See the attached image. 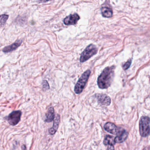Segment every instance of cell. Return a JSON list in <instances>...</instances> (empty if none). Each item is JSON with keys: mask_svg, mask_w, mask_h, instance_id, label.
<instances>
[{"mask_svg": "<svg viewBox=\"0 0 150 150\" xmlns=\"http://www.w3.org/2000/svg\"><path fill=\"white\" fill-rule=\"evenodd\" d=\"M90 74V70H87L81 76L75 87V92L76 93L79 94L82 92L85 87Z\"/></svg>", "mask_w": 150, "mask_h": 150, "instance_id": "2", "label": "cell"}, {"mask_svg": "<svg viewBox=\"0 0 150 150\" xmlns=\"http://www.w3.org/2000/svg\"><path fill=\"white\" fill-rule=\"evenodd\" d=\"M143 150H150L149 146H147V147H145Z\"/></svg>", "mask_w": 150, "mask_h": 150, "instance_id": "20", "label": "cell"}, {"mask_svg": "<svg viewBox=\"0 0 150 150\" xmlns=\"http://www.w3.org/2000/svg\"><path fill=\"white\" fill-rule=\"evenodd\" d=\"M80 19V17L76 13L71 14L65 18L63 20V23L66 25H73L77 23Z\"/></svg>", "mask_w": 150, "mask_h": 150, "instance_id": "7", "label": "cell"}, {"mask_svg": "<svg viewBox=\"0 0 150 150\" xmlns=\"http://www.w3.org/2000/svg\"><path fill=\"white\" fill-rule=\"evenodd\" d=\"M97 53V48L93 44H90L82 52L80 57L81 62H85Z\"/></svg>", "mask_w": 150, "mask_h": 150, "instance_id": "4", "label": "cell"}, {"mask_svg": "<svg viewBox=\"0 0 150 150\" xmlns=\"http://www.w3.org/2000/svg\"><path fill=\"white\" fill-rule=\"evenodd\" d=\"M96 97L99 103L103 105H109L111 103V100L110 97L106 94H97Z\"/></svg>", "mask_w": 150, "mask_h": 150, "instance_id": "9", "label": "cell"}, {"mask_svg": "<svg viewBox=\"0 0 150 150\" xmlns=\"http://www.w3.org/2000/svg\"><path fill=\"white\" fill-rule=\"evenodd\" d=\"M49 84H48V82L46 80H44L42 82V89L44 91H45L47 90H49Z\"/></svg>", "mask_w": 150, "mask_h": 150, "instance_id": "16", "label": "cell"}, {"mask_svg": "<svg viewBox=\"0 0 150 150\" xmlns=\"http://www.w3.org/2000/svg\"><path fill=\"white\" fill-rule=\"evenodd\" d=\"M55 118V111L53 108L51 107L48 108V111L46 114L45 122H50L53 120Z\"/></svg>", "mask_w": 150, "mask_h": 150, "instance_id": "12", "label": "cell"}, {"mask_svg": "<svg viewBox=\"0 0 150 150\" xmlns=\"http://www.w3.org/2000/svg\"><path fill=\"white\" fill-rule=\"evenodd\" d=\"M108 146L107 150H114V145H108Z\"/></svg>", "mask_w": 150, "mask_h": 150, "instance_id": "18", "label": "cell"}, {"mask_svg": "<svg viewBox=\"0 0 150 150\" xmlns=\"http://www.w3.org/2000/svg\"><path fill=\"white\" fill-rule=\"evenodd\" d=\"M22 149L23 150H25L26 149L25 145H23V146H22Z\"/></svg>", "mask_w": 150, "mask_h": 150, "instance_id": "21", "label": "cell"}, {"mask_svg": "<svg viewBox=\"0 0 150 150\" xmlns=\"http://www.w3.org/2000/svg\"><path fill=\"white\" fill-rule=\"evenodd\" d=\"M22 112L21 111H13L7 117V121L10 125L14 126L16 125L21 120Z\"/></svg>", "mask_w": 150, "mask_h": 150, "instance_id": "5", "label": "cell"}, {"mask_svg": "<svg viewBox=\"0 0 150 150\" xmlns=\"http://www.w3.org/2000/svg\"><path fill=\"white\" fill-rule=\"evenodd\" d=\"M150 119L147 116H143L139 122V131L142 137H146L150 134Z\"/></svg>", "mask_w": 150, "mask_h": 150, "instance_id": "3", "label": "cell"}, {"mask_svg": "<svg viewBox=\"0 0 150 150\" xmlns=\"http://www.w3.org/2000/svg\"><path fill=\"white\" fill-rule=\"evenodd\" d=\"M22 40H17L16 42L12 44V45H10L8 46L5 47L3 49L2 51L3 52L5 53L15 51L16 49H17L22 44Z\"/></svg>", "mask_w": 150, "mask_h": 150, "instance_id": "10", "label": "cell"}, {"mask_svg": "<svg viewBox=\"0 0 150 150\" xmlns=\"http://www.w3.org/2000/svg\"><path fill=\"white\" fill-rule=\"evenodd\" d=\"M53 125V127L48 130L49 134L51 135H54L55 134L59 128L60 125V117L59 115H57L54 119Z\"/></svg>", "mask_w": 150, "mask_h": 150, "instance_id": "11", "label": "cell"}, {"mask_svg": "<svg viewBox=\"0 0 150 150\" xmlns=\"http://www.w3.org/2000/svg\"><path fill=\"white\" fill-rule=\"evenodd\" d=\"M113 137L110 135H106L105 137L104 144L105 145H114L115 144Z\"/></svg>", "mask_w": 150, "mask_h": 150, "instance_id": "14", "label": "cell"}, {"mask_svg": "<svg viewBox=\"0 0 150 150\" xmlns=\"http://www.w3.org/2000/svg\"><path fill=\"white\" fill-rule=\"evenodd\" d=\"M101 13L104 17L111 18L112 16L113 11L112 9L109 7H102L101 9Z\"/></svg>", "mask_w": 150, "mask_h": 150, "instance_id": "13", "label": "cell"}, {"mask_svg": "<svg viewBox=\"0 0 150 150\" xmlns=\"http://www.w3.org/2000/svg\"><path fill=\"white\" fill-rule=\"evenodd\" d=\"M8 18H9V16L8 15H2L0 16V27L3 26L5 24Z\"/></svg>", "mask_w": 150, "mask_h": 150, "instance_id": "15", "label": "cell"}, {"mask_svg": "<svg viewBox=\"0 0 150 150\" xmlns=\"http://www.w3.org/2000/svg\"><path fill=\"white\" fill-rule=\"evenodd\" d=\"M37 1H39L41 2H46L48 1L49 0H37Z\"/></svg>", "mask_w": 150, "mask_h": 150, "instance_id": "19", "label": "cell"}, {"mask_svg": "<svg viewBox=\"0 0 150 150\" xmlns=\"http://www.w3.org/2000/svg\"><path fill=\"white\" fill-rule=\"evenodd\" d=\"M106 131L113 135H117L119 133L121 127H118L115 124L112 122H107L104 126Z\"/></svg>", "mask_w": 150, "mask_h": 150, "instance_id": "8", "label": "cell"}, {"mask_svg": "<svg viewBox=\"0 0 150 150\" xmlns=\"http://www.w3.org/2000/svg\"><path fill=\"white\" fill-rule=\"evenodd\" d=\"M129 134L125 129L121 128L116 135L117 136L114 138L115 143H122L126 141L128 136Z\"/></svg>", "mask_w": 150, "mask_h": 150, "instance_id": "6", "label": "cell"}, {"mask_svg": "<svg viewBox=\"0 0 150 150\" xmlns=\"http://www.w3.org/2000/svg\"><path fill=\"white\" fill-rule=\"evenodd\" d=\"M131 63H132V59H130L127 62L124 64L123 66V68L124 70H127L129 68V67L131 66Z\"/></svg>", "mask_w": 150, "mask_h": 150, "instance_id": "17", "label": "cell"}, {"mask_svg": "<svg viewBox=\"0 0 150 150\" xmlns=\"http://www.w3.org/2000/svg\"><path fill=\"white\" fill-rule=\"evenodd\" d=\"M114 66L106 68L97 79V84L100 89H107L111 86L114 76Z\"/></svg>", "mask_w": 150, "mask_h": 150, "instance_id": "1", "label": "cell"}]
</instances>
